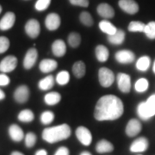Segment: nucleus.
Segmentation results:
<instances>
[{
    "label": "nucleus",
    "instance_id": "1",
    "mask_svg": "<svg viewBox=\"0 0 155 155\" xmlns=\"http://www.w3.org/2000/svg\"><path fill=\"white\" fill-rule=\"evenodd\" d=\"M124 106L122 101L114 95H105L97 102L94 117L97 121H115L123 115Z\"/></svg>",
    "mask_w": 155,
    "mask_h": 155
},
{
    "label": "nucleus",
    "instance_id": "2",
    "mask_svg": "<svg viewBox=\"0 0 155 155\" xmlns=\"http://www.w3.org/2000/svg\"><path fill=\"white\" fill-rule=\"evenodd\" d=\"M72 134L71 127L67 124H61L58 126L46 127L41 133V137L46 142L54 144L61 140L68 139Z\"/></svg>",
    "mask_w": 155,
    "mask_h": 155
},
{
    "label": "nucleus",
    "instance_id": "3",
    "mask_svg": "<svg viewBox=\"0 0 155 155\" xmlns=\"http://www.w3.org/2000/svg\"><path fill=\"white\" fill-rule=\"evenodd\" d=\"M139 117L144 121H147L155 116V94L152 95L146 102L140 103L137 106Z\"/></svg>",
    "mask_w": 155,
    "mask_h": 155
},
{
    "label": "nucleus",
    "instance_id": "4",
    "mask_svg": "<svg viewBox=\"0 0 155 155\" xmlns=\"http://www.w3.org/2000/svg\"><path fill=\"white\" fill-rule=\"evenodd\" d=\"M98 81L102 87L108 88L115 81V74L107 67H101L98 71Z\"/></svg>",
    "mask_w": 155,
    "mask_h": 155
},
{
    "label": "nucleus",
    "instance_id": "5",
    "mask_svg": "<svg viewBox=\"0 0 155 155\" xmlns=\"http://www.w3.org/2000/svg\"><path fill=\"white\" fill-rule=\"evenodd\" d=\"M29 96H30L29 88L26 84L18 85L13 92V98L17 104H20L27 103L29 99Z\"/></svg>",
    "mask_w": 155,
    "mask_h": 155
},
{
    "label": "nucleus",
    "instance_id": "6",
    "mask_svg": "<svg viewBox=\"0 0 155 155\" xmlns=\"http://www.w3.org/2000/svg\"><path fill=\"white\" fill-rule=\"evenodd\" d=\"M18 60L16 56L8 55L0 61V72L9 73L13 72L17 67Z\"/></svg>",
    "mask_w": 155,
    "mask_h": 155
},
{
    "label": "nucleus",
    "instance_id": "7",
    "mask_svg": "<svg viewBox=\"0 0 155 155\" xmlns=\"http://www.w3.org/2000/svg\"><path fill=\"white\" fill-rule=\"evenodd\" d=\"M38 59V51L35 48H31L27 50L25 56L23 58L22 66L26 70H30L35 65Z\"/></svg>",
    "mask_w": 155,
    "mask_h": 155
},
{
    "label": "nucleus",
    "instance_id": "8",
    "mask_svg": "<svg viewBox=\"0 0 155 155\" xmlns=\"http://www.w3.org/2000/svg\"><path fill=\"white\" fill-rule=\"evenodd\" d=\"M76 137L78 140V141L84 146L88 147L92 142V134L91 132L86 127L79 126L76 129Z\"/></svg>",
    "mask_w": 155,
    "mask_h": 155
},
{
    "label": "nucleus",
    "instance_id": "9",
    "mask_svg": "<svg viewBox=\"0 0 155 155\" xmlns=\"http://www.w3.org/2000/svg\"><path fill=\"white\" fill-rule=\"evenodd\" d=\"M25 33L29 38L35 39L41 33V25L36 19H29L24 27Z\"/></svg>",
    "mask_w": 155,
    "mask_h": 155
},
{
    "label": "nucleus",
    "instance_id": "10",
    "mask_svg": "<svg viewBox=\"0 0 155 155\" xmlns=\"http://www.w3.org/2000/svg\"><path fill=\"white\" fill-rule=\"evenodd\" d=\"M117 86L122 93H128L131 90V78L128 74L120 72L117 78Z\"/></svg>",
    "mask_w": 155,
    "mask_h": 155
},
{
    "label": "nucleus",
    "instance_id": "11",
    "mask_svg": "<svg viewBox=\"0 0 155 155\" xmlns=\"http://www.w3.org/2000/svg\"><path fill=\"white\" fill-rule=\"evenodd\" d=\"M142 125L137 119H130L127 122L125 132L128 137H134L141 132Z\"/></svg>",
    "mask_w": 155,
    "mask_h": 155
},
{
    "label": "nucleus",
    "instance_id": "12",
    "mask_svg": "<svg viewBox=\"0 0 155 155\" xmlns=\"http://www.w3.org/2000/svg\"><path fill=\"white\" fill-rule=\"evenodd\" d=\"M115 58L120 64H131L135 60V54L130 50H120L116 53Z\"/></svg>",
    "mask_w": 155,
    "mask_h": 155
},
{
    "label": "nucleus",
    "instance_id": "13",
    "mask_svg": "<svg viewBox=\"0 0 155 155\" xmlns=\"http://www.w3.org/2000/svg\"><path fill=\"white\" fill-rule=\"evenodd\" d=\"M16 22V15L15 13L9 11L4 15V17L0 20V30L7 31L11 29Z\"/></svg>",
    "mask_w": 155,
    "mask_h": 155
},
{
    "label": "nucleus",
    "instance_id": "14",
    "mask_svg": "<svg viewBox=\"0 0 155 155\" xmlns=\"http://www.w3.org/2000/svg\"><path fill=\"white\" fill-rule=\"evenodd\" d=\"M149 147V141L145 137H140L134 140L130 145L129 150L132 153H143L147 151Z\"/></svg>",
    "mask_w": 155,
    "mask_h": 155
},
{
    "label": "nucleus",
    "instance_id": "15",
    "mask_svg": "<svg viewBox=\"0 0 155 155\" xmlns=\"http://www.w3.org/2000/svg\"><path fill=\"white\" fill-rule=\"evenodd\" d=\"M8 134L11 140H13L14 142H20L25 137L22 127L15 123L10 125V127H8Z\"/></svg>",
    "mask_w": 155,
    "mask_h": 155
},
{
    "label": "nucleus",
    "instance_id": "16",
    "mask_svg": "<svg viewBox=\"0 0 155 155\" xmlns=\"http://www.w3.org/2000/svg\"><path fill=\"white\" fill-rule=\"evenodd\" d=\"M61 23V17L56 13L48 14L45 20V26L50 31H54L60 28Z\"/></svg>",
    "mask_w": 155,
    "mask_h": 155
},
{
    "label": "nucleus",
    "instance_id": "17",
    "mask_svg": "<svg viewBox=\"0 0 155 155\" xmlns=\"http://www.w3.org/2000/svg\"><path fill=\"white\" fill-rule=\"evenodd\" d=\"M118 4L122 11L129 15H134L139 11V5L134 0H120Z\"/></svg>",
    "mask_w": 155,
    "mask_h": 155
},
{
    "label": "nucleus",
    "instance_id": "18",
    "mask_svg": "<svg viewBox=\"0 0 155 155\" xmlns=\"http://www.w3.org/2000/svg\"><path fill=\"white\" fill-rule=\"evenodd\" d=\"M97 11L100 17L105 19H110L115 17V11L109 4L102 3L97 8Z\"/></svg>",
    "mask_w": 155,
    "mask_h": 155
},
{
    "label": "nucleus",
    "instance_id": "19",
    "mask_svg": "<svg viewBox=\"0 0 155 155\" xmlns=\"http://www.w3.org/2000/svg\"><path fill=\"white\" fill-rule=\"evenodd\" d=\"M53 54L56 57H63L67 53V45L61 39L55 40L52 44Z\"/></svg>",
    "mask_w": 155,
    "mask_h": 155
},
{
    "label": "nucleus",
    "instance_id": "20",
    "mask_svg": "<svg viewBox=\"0 0 155 155\" xmlns=\"http://www.w3.org/2000/svg\"><path fill=\"white\" fill-rule=\"evenodd\" d=\"M58 67V62L52 59H44L40 62L39 64V69L43 73H48V72L54 71Z\"/></svg>",
    "mask_w": 155,
    "mask_h": 155
},
{
    "label": "nucleus",
    "instance_id": "21",
    "mask_svg": "<svg viewBox=\"0 0 155 155\" xmlns=\"http://www.w3.org/2000/svg\"><path fill=\"white\" fill-rule=\"evenodd\" d=\"M95 54L96 58L99 62H106L109 59L110 52L109 49L106 48L104 45H97L95 48Z\"/></svg>",
    "mask_w": 155,
    "mask_h": 155
},
{
    "label": "nucleus",
    "instance_id": "22",
    "mask_svg": "<svg viewBox=\"0 0 155 155\" xmlns=\"http://www.w3.org/2000/svg\"><path fill=\"white\" fill-rule=\"evenodd\" d=\"M96 151L98 153H107L114 151V146L107 140H101L96 145Z\"/></svg>",
    "mask_w": 155,
    "mask_h": 155
},
{
    "label": "nucleus",
    "instance_id": "23",
    "mask_svg": "<svg viewBox=\"0 0 155 155\" xmlns=\"http://www.w3.org/2000/svg\"><path fill=\"white\" fill-rule=\"evenodd\" d=\"M126 37V34L122 29H117L116 33L108 35V41L113 45H121L123 43Z\"/></svg>",
    "mask_w": 155,
    "mask_h": 155
},
{
    "label": "nucleus",
    "instance_id": "24",
    "mask_svg": "<svg viewBox=\"0 0 155 155\" xmlns=\"http://www.w3.org/2000/svg\"><path fill=\"white\" fill-rule=\"evenodd\" d=\"M55 79L53 75H48L47 77L41 78L38 82V88L41 91H48L54 85Z\"/></svg>",
    "mask_w": 155,
    "mask_h": 155
},
{
    "label": "nucleus",
    "instance_id": "25",
    "mask_svg": "<svg viewBox=\"0 0 155 155\" xmlns=\"http://www.w3.org/2000/svg\"><path fill=\"white\" fill-rule=\"evenodd\" d=\"M72 72H73V75L77 78H83L85 75V72H86L85 64L81 61L75 62L72 66Z\"/></svg>",
    "mask_w": 155,
    "mask_h": 155
},
{
    "label": "nucleus",
    "instance_id": "26",
    "mask_svg": "<svg viewBox=\"0 0 155 155\" xmlns=\"http://www.w3.org/2000/svg\"><path fill=\"white\" fill-rule=\"evenodd\" d=\"M61 100V95L59 92L52 91L49 93H47L44 96V102L46 104L49 106L56 105L59 104Z\"/></svg>",
    "mask_w": 155,
    "mask_h": 155
},
{
    "label": "nucleus",
    "instance_id": "27",
    "mask_svg": "<svg viewBox=\"0 0 155 155\" xmlns=\"http://www.w3.org/2000/svg\"><path fill=\"white\" fill-rule=\"evenodd\" d=\"M99 28L101 29L102 32L105 33L108 35H114L117 31V28L115 25H113V23L109 22L108 20H103L99 22Z\"/></svg>",
    "mask_w": 155,
    "mask_h": 155
},
{
    "label": "nucleus",
    "instance_id": "28",
    "mask_svg": "<svg viewBox=\"0 0 155 155\" xmlns=\"http://www.w3.org/2000/svg\"><path fill=\"white\" fill-rule=\"evenodd\" d=\"M17 119H18V121L24 122V123H29V122H32L34 121L35 115H34V112L31 110L25 109V110H22L18 113Z\"/></svg>",
    "mask_w": 155,
    "mask_h": 155
},
{
    "label": "nucleus",
    "instance_id": "29",
    "mask_svg": "<svg viewBox=\"0 0 155 155\" xmlns=\"http://www.w3.org/2000/svg\"><path fill=\"white\" fill-rule=\"evenodd\" d=\"M150 63H151V61L148 56H142L139 58L136 61V68L140 72H146L149 68Z\"/></svg>",
    "mask_w": 155,
    "mask_h": 155
},
{
    "label": "nucleus",
    "instance_id": "30",
    "mask_svg": "<svg viewBox=\"0 0 155 155\" xmlns=\"http://www.w3.org/2000/svg\"><path fill=\"white\" fill-rule=\"evenodd\" d=\"M67 41H68V44L71 48H77L81 43V35L78 33H76V32H72L68 35Z\"/></svg>",
    "mask_w": 155,
    "mask_h": 155
},
{
    "label": "nucleus",
    "instance_id": "31",
    "mask_svg": "<svg viewBox=\"0 0 155 155\" xmlns=\"http://www.w3.org/2000/svg\"><path fill=\"white\" fill-rule=\"evenodd\" d=\"M148 86H149L148 80L145 78H141L136 81V83L134 84V89L139 93H142L148 89Z\"/></svg>",
    "mask_w": 155,
    "mask_h": 155
},
{
    "label": "nucleus",
    "instance_id": "32",
    "mask_svg": "<svg viewBox=\"0 0 155 155\" xmlns=\"http://www.w3.org/2000/svg\"><path fill=\"white\" fill-rule=\"evenodd\" d=\"M40 120L41 122L43 125H49L50 123H52L53 121L54 120V114L53 111L46 110L42 112L40 116Z\"/></svg>",
    "mask_w": 155,
    "mask_h": 155
},
{
    "label": "nucleus",
    "instance_id": "33",
    "mask_svg": "<svg viewBox=\"0 0 155 155\" xmlns=\"http://www.w3.org/2000/svg\"><path fill=\"white\" fill-rule=\"evenodd\" d=\"M146 24L139 21H133L128 24L127 29L130 32H144Z\"/></svg>",
    "mask_w": 155,
    "mask_h": 155
},
{
    "label": "nucleus",
    "instance_id": "34",
    "mask_svg": "<svg viewBox=\"0 0 155 155\" xmlns=\"http://www.w3.org/2000/svg\"><path fill=\"white\" fill-rule=\"evenodd\" d=\"M70 81V74L67 71H61L56 76V82L60 85H66Z\"/></svg>",
    "mask_w": 155,
    "mask_h": 155
},
{
    "label": "nucleus",
    "instance_id": "35",
    "mask_svg": "<svg viewBox=\"0 0 155 155\" xmlns=\"http://www.w3.org/2000/svg\"><path fill=\"white\" fill-rule=\"evenodd\" d=\"M79 20H80V22L83 25L87 26V27H91L93 25V23H94L93 18L91 16V14L87 11H83L79 15Z\"/></svg>",
    "mask_w": 155,
    "mask_h": 155
},
{
    "label": "nucleus",
    "instance_id": "36",
    "mask_svg": "<svg viewBox=\"0 0 155 155\" xmlns=\"http://www.w3.org/2000/svg\"><path fill=\"white\" fill-rule=\"evenodd\" d=\"M36 141H37V136L36 134L33 132H28L25 134V137H24V143L26 147L28 148H32L36 144Z\"/></svg>",
    "mask_w": 155,
    "mask_h": 155
},
{
    "label": "nucleus",
    "instance_id": "37",
    "mask_svg": "<svg viewBox=\"0 0 155 155\" xmlns=\"http://www.w3.org/2000/svg\"><path fill=\"white\" fill-rule=\"evenodd\" d=\"M143 33L147 35V38L155 40V22H150L146 24V28Z\"/></svg>",
    "mask_w": 155,
    "mask_h": 155
},
{
    "label": "nucleus",
    "instance_id": "38",
    "mask_svg": "<svg viewBox=\"0 0 155 155\" xmlns=\"http://www.w3.org/2000/svg\"><path fill=\"white\" fill-rule=\"evenodd\" d=\"M11 46V41L6 36H0V54L7 52Z\"/></svg>",
    "mask_w": 155,
    "mask_h": 155
},
{
    "label": "nucleus",
    "instance_id": "39",
    "mask_svg": "<svg viewBox=\"0 0 155 155\" xmlns=\"http://www.w3.org/2000/svg\"><path fill=\"white\" fill-rule=\"evenodd\" d=\"M50 4L51 0H37L35 5V8L36 11H44L49 7Z\"/></svg>",
    "mask_w": 155,
    "mask_h": 155
},
{
    "label": "nucleus",
    "instance_id": "40",
    "mask_svg": "<svg viewBox=\"0 0 155 155\" xmlns=\"http://www.w3.org/2000/svg\"><path fill=\"white\" fill-rule=\"evenodd\" d=\"M11 83V78L7 73H0V86H7Z\"/></svg>",
    "mask_w": 155,
    "mask_h": 155
},
{
    "label": "nucleus",
    "instance_id": "41",
    "mask_svg": "<svg viewBox=\"0 0 155 155\" xmlns=\"http://www.w3.org/2000/svg\"><path fill=\"white\" fill-rule=\"evenodd\" d=\"M70 3L72 5L80 6V7H88L89 1L88 0H69Z\"/></svg>",
    "mask_w": 155,
    "mask_h": 155
},
{
    "label": "nucleus",
    "instance_id": "42",
    "mask_svg": "<svg viewBox=\"0 0 155 155\" xmlns=\"http://www.w3.org/2000/svg\"><path fill=\"white\" fill-rule=\"evenodd\" d=\"M54 155H70V152L67 147H61L57 149Z\"/></svg>",
    "mask_w": 155,
    "mask_h": 155
},
{
    "label": "nucleus",
    "instance_id": "43",
    "mask_svg": "<svg viewBox=\"0 0 155 155\" xmlns=\"http://www.w3.org/2000/svg\"><path fill=\"white\" fill-rule=\"evenodd\" d=\"M35 155H48V152L45 149H39L36 151Z\"/></svg>",
    "mask_w": 155,
    "mask_h": 155
},
{
    "label": "nucleus",
    "instance_id": "44",
    "mask_svg": "<svg viewBox=\"0 0 155 155\" xmlns=\"http://www.w3.org/2000/svg\"><path fill=\"white\" fill-rule=\"evenodd\" d=\"M6 95L5 93V91L2 90V89H0V101H2V100H4L5 98Z\"/></svg>",
    "mask_w": 155,
    "mask_h": 155
},
{
    "label": "nucleus",
    "instance_id": "45",
    "mask_svg": "<svg viewBox=\"0 0 155 155\" xmlns=\"http://www.w3.org/2000/svg\"><path fill=\"white\" fill-rule=\"evenodd\" d=\"M11 155H24L21 152H19V151H13V152H11Z\"/></svg>",
    "mask_w": 155,
    "mask_h": 155
},
{
    "label": "nucleus",
    "instance_id": "46",
    "mask_svg": "<svg viewBox=\"0 0 155 155\" xmlns=\"http://www.w3.org/2000/svg\"><path fill=\"white\" fill-rule=\"evenodd\" d=\"M79 155H92L90 152H88V151H84V152H82Z\"/></svg>",
    "mask_w": 155,
    "mask_h": 155
},
{
    "label": "nucleus",
    "instance_id": "47",
    "mask_svg": "<svg viewBox=\"0 0 155 155\" xmlns=\"http://www.w3.org/2000/svg\"><path fill=\"white\" fill-rule=\"evenodd\" d=\"M153 72L155 73V61L154 62H153Z\"/></svg>",
    "mask_w": 155,
    "mask_h": 155
},
{
    "label": "nucleus",
    "instance_id": "48",
    "mask_svg": "<svg viewBox=\"0 0 155 155\" xmlns=\"http://www.w3.org/2000/svg\"><path fill=\"white\" fill-rule=\"evenodd\" d=\"M2 11H3V8H2V6L0 5V14H1V12H2Z\"/></svg>",
    "mask_w": 155,
    "mask_h": 155
}]
</instances>
